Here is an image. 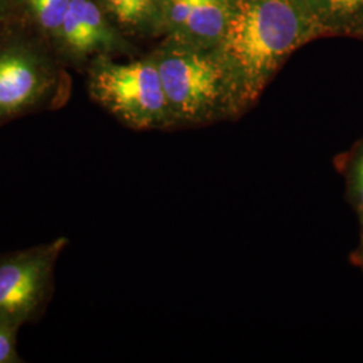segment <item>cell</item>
I'll list each match as a JSON object with an SVG mask.
<instances>
[{
	"label": "cell",
	"instance_id": "9c48e42d",
	"mask_svg": "<svg viewBox=\"0 0 363 363\" xmlns=\"http://www.w3.org/2000/svg\"><path fill=\"white\" fill-rule=\"evenodd\" d=\"M72 0H30L40 25L49 30L62 27Z\"/></svg>",
	"mask_w": 363,
	"mask_h": 363
},
{
	"label": "cell",
	"instance_id": "3957f363",
	"mask_svg": "<svg viewBox=\"0 0 363 363\" xmlns=\"http://www.w3.org/2000/svg\"><path fill=\"white\" fill-rule=\"evenodd\" d=\"M91 97L133 130H154L172 121L155 60L101 62L89 79Z\"/></svg>",
	"mask_w": 363,
	"mask_h": 363
},
{
	"label": "cell",
	"instance_id": "8992f818",
	"mask_svg": "<svg viewBox=\"0 0 363 363\" xmlns=\"http://www.w3.org/2000/svg\"><path fill=\"white\" fill-rule=\"evenodd\" d=\"M61 28L67 46L77 54H88L109 43L103 15L89 0H72Z\"/></svg>",
	"mask_w": 363,
	"mask_h": 363
},
{
	"label": "cell",
	"instance_id": "5b68a950",
	"mask_svg": "<svg viewBox=\"0 0 363 363\" xmlns=\"http://www.w3.org/2000/svg\"><path fill=\"white\" fill-rule=\"evenodd\" d=\"M54 74L43 61L23 50L0 52V123L43 101Z\"/></svg>",
	"mask_w": 363,
	"mask_h": 363
},
{
	"label": "cell",
	"instance_id": "6da1fadb",
	"mask_svg": "<svg viewBox=\"0 0 363 363\" xmlns=\"http://www.w3.org/2000/svg\"><path fill=\"white\" fill-rule=\"evenodd\" d=\"M218 43L233 104L256 100L276 69L312 31L313 16L300 0H229Z\"/></svg>",
	"mask_w": 363,
	"mask_h": 363
},
{
	"label": "cell",
	"instance_id": "7c38bea8",
	"mask_svg": "<svg viewBox=\"0 0 363 363\" xmlns=\"http://www.w3.org/2000/svg\"><path fill=\"white\" fill-rule=\"evenodd\" d=\"M193 0H169V22L178 28L186 27Z\"/></svg>",
	"mask_w": 363,
	"mask_h": 363
},
{
	"label": "cell",
	"instance_id": "52a82bcc",
	"mask_svg": "<svg viewBox=\"0 0 363 363\" xmlns=\"http://www.w3.org/2000/svg\"><path fill=\"white\" fill-rule=\"evenodd\" d=\"M229 13V0H193L184 31L198 45H218L226 28Z\"/></svg>",
	"mask_w": 363,
	"mask_h": 363
},
{
	"label": "cell",
	"instance_id": "8fae6325",
	"mask_svg": "<svg viewBox=\"0 0 363 363\" xmlns=\"http://www.w3.org/2000/svg\"><path fill=\"white\" fill-rule=\"evenodd\" d=\"M18 327L0 320V363L23 362L16 350Z\"/></svg>",
	"mask_w": 363,
	"mask_h": 363
},
{
	"label": "cell",
	"instance_id": "7a4b0ae2",
	"mask_svg": "<svg viewBox=\"0 0 363 363\" xmlns=\"http://www.w3.org/2000/svg\"><path fill=\"white\" fill-rule=\"evenodd\" d=\"M172 121H203L228 103L232 91L220 58L195 48H174L155 60Z\"/></svg>",
	"mask_w": 363,
	"mask_h": 363
},
{
	"label": "cell",
	"instance_id": "277c9868",
	"mask_svg": "<svg viewBox=\"0 0 363 363\" xmlns=\"http://www.w3.org/2000/svg\"><path fill=\"white\" fill-rule=\"evenodd\" d=\"M66 237L0 255V320L21 328L37 320L54 292L55 267Z\"/></svg>",
	"mask_w": 363,
	"mask_h": 363
},
{
	"label": "cell",
	"instance_id": "4fadbf2b",
	"mask_svg": "<svg viewBox=\"0 0 363 363\" xmlns=\"http://www.w3.org/2000/svg\"><path fill=\"white\" fill-rule=\"evenodd\" d=\"M355 183H357V190H358L359 201L363 208V155L359 157L355 167Z\"/></svg>",
	"mask_w": 363,
	"mask_h": 363
},
{
	"label": "cell",
	"instance_id": "ba28073f",
	"mask_svg": "<svg viewBox=\"0 0 363 363\" xmlns=\"http://www.w3.org/2000/svg\"><path fill=\"white\" fill-rule=\"evenodd\" d=\"M322 22L346 31L363 28V0H311Z\"/></svg>",
	"mask_w": 363,
	"mask_h": 363
},
{
	"label": "cell",
	"instance_id": "30bf717a",
	"mask_svg": "<svg viewBox=\"0 0 363 363\" xmlns=\"http://www.w3.org/2000/svg\"><path fill=\"white\" fill-rule=\"evenodd\" d=\"M109 6L121 23H138L148 13L152 0H108Z\"/></svg>",
	"mask_w": 363,
	"mask_h": 363
}]
</instances>
